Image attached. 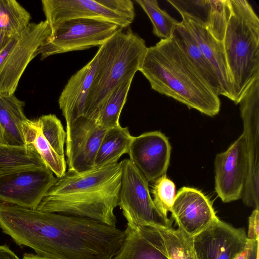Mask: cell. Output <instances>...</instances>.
Masks as SVG:
<instances>
[{
    "label": "cell",
    "instance_id": "obj_12",
    "mask_svg": "<svg viewBox=\"0 0 259 259\" xmlns=\"http://www.w3.org/2000/svg\"><path fill=\"white\" fill-rule=\"evenodd\" d=\"M106 129L81 116L66 128L68 170L82 172L95 167L96 157Z\"/></svg>",
    "mask_w": 259,
    "mask_h": 259
},
{
    "label": "cell",
    "instance_id": "obj_1",
    "mask_svg": "<svg viewBox=\"0 0 259 259\" xmlns=\"http://www.w3.org/2000/svg\"><path fill=\"white\" fill-rule=\"evenodd\" d=\"M126 231L84 218L22 208L13 224L19 246L54 259H113Z\"/></svg>",
    "mask_w": 259,
    "mask_h": 259
},
{
    "label": "cell",
    "instance_id": "obj_31",
    "mask_svg": "<svg viewBox=\"0 0 259 259\" xmlns=\"http://www.w3.org/2000/svg\"><path fill=\"white\" fill-rule=\"evenodd\" d=\"M101 3L111 11L133 22L135 17L134 5L130 0H100Z\"/></svg>",
    "mask_w": 259,
    "mask_h": 259
},
{
    "label": "cell",
    "instance_id": "obj_4",
    "mask_svg": "<svg viewBox=\"0 0 259 259\" xmlns=\"http://www.w3.org/2000/svg\"><path fill=\"white\" fill-rule=\"evenodd\" d=\"M229 14L222 41L234 91L239 103L259 78V19L246 0H229Z\"/></svg>",
    "mask_w": 259,
    "mask_h": 259
},
{
    "label": "cell",
    "instance_id": "obj_16",
    "mask_svg": "<svg viewBox=\"0 0 259 259\" xmlns=\"http://www.w3.org/2000/svg\"><path fill=\"white\" fill-rule=\"evenodd\" d=\"M170 212L178 228L191 237L218 218L210 199L201 191L188 187L181 188L176 194Z\"/></svg>",
    "mask_w": 259,
    "mask_h": 259
},
{
    "label": "cell",
    "instance_id": "obj_5",
    "mask_svg": "<svg viewBox=\"0 0 259 259\" xmlns=\"http://www.w3.org/2000/svg\"><path fill=\"white\" fill-rule=\"evenodd\" d=\"M147 48L144 39L128 27L120 28L99 47L98 66L87 97L84 116L97 121L111 91L139 71Z\"/></svg>",
    "mask_w": 259,
    "mask_h": 259
},
{
    "label": "cell",
    "instance_id": "obj_27",
    "mask_svg": "<svg viewBox=\"0 0 259 259\" xmlns=\"http://www.w3.org/2000/svg\"><path fill=\"white\" fill-rule=\"evenodd\" d=\"M165 247L169 259H197L193 238L179 228L157 227Z\"/></svg>",
    "mask_w": 259,
    "mask_h": 259
},
{
    "label": "cell",
    "instance_id": "obj_28",
    "mask_svg": "<svg viewBox=\"0 0 259 259\" xmlns=\"http://www.w3.org/2000/svg\"><path fill=\"white\" fill-rule=\"evenodd\" d=\"M150 20L153 33L161 39H167L172 36L174 31L180 23L162 10L156 0H136Z\"/></svg>",
    "mask_w": 259,
    "mask_h": 259
},
{
    "label": "cell",
    "instance_id": "obj_22",
    "mask_svg": "<svg viewBox=\"0 0 259 259\" xmlns=\"http://www.w3.org/2000/svg\"><path fill=\"white\" fill-rule=\"evenodd\" d=\"M25 102L14 94H0V126L3 131V144L25 145L22 124L27 120L23 111Z\"/></svg>",
    "mask_w": 259,
    "mask_h": 259
},
{
    "label": "cell",
    "instance_id": "obj_30",
    "mask_svg": "<svg viewBox=\"0 0 259 259\" xmlns=\"http://www.w3.org/2000/svg\"><path fill=\"white\" fill-rule=\"evenodd\" d=\"M151 192L156 207L167 218V212L170 211L176 197L175 184L165 174L154 181Z\"/></svg>",
    "mask_w": 259,
    "mask_h": 259
},
{
    "label": "cell",
    "instance_id": "obj_11",
    "mask_svg": "<svg viewBox=\"0 0 259 259\" xmlns=\"http://www.w3.org/2000/svg\"><path fill=\"white\" fill-rule=\"evenodd\" d=\"M56 178L47 166L0 175V202L36 209Z\"/></svg>",
    "mask_w": 259,
    "mask_h": 259
},
{
    "label": "cell",
    "instance_id": "obj_17",
    "mask_svg": "<svg viewBox=\"0 0 259 259\" xmlns=\"http://www.w3.org/2000/svg\"><path fill=\"white\" fill-rule=\"evenodd\" d=\"M41 2L51 30L60 23L74 19H103L123 28L133 23L105 7L100 0H42Z\"/></svg>",
    "mask_w": 259,
    "mask_h": 259
},
{
    "label": "cell",
    "instance_id": "obj_19",
    "mask_svg": "<svg viewBox=\"0 0 259 259\" xmlns=\"http://www.w3.org/2000/svg\"><path fill=\"white\" fill-rule=\"evenodd\" d=\"M98 59L97 52L91 61L69 78L60 95L59 106L66 125L84 116L87 97L94 80Z\"/></svg>",
    "mask_w": 259,
    "mask_h": 259
},
{
    "label": "cell",
    "instance_id": "obj_3",
    "mask_svg": "<svg viewBox=\"0 0 259 259\" xmlns=\"http://www.w3.org/2000/svg\"><path fill=\"white\" fill-rule=\"evenodd\" d=\"M139 71L152 89L201 113L213 116L220 110L219 96L198 74L172 37L147 48Z\"/></svg>",
    "mask_w": 259,
    "mask_h": 259
},
{
    "label": "cell",
    "instance_id": "obj_20",
    "mask_svg": "<svg viewBox=\"0 0 259 259\" xmlns=\"http://www.w3.org/2000/svg\"><path fill=\"white\" fill-rule=\"evenodd\" d=\"M125 231L122 245L113 259H169L156 227L142 226Z\"/></svg>",
    "mask_w": 259,
    "mask_h": 259
},
{
    "label": "cell",
    "instance_id": "obj_29",
    "mask_svg": "<svg viewBox=\"0 0 259 259\" xmlns=\"http://www.w3.org/2000/svg\"><path fill=\"white\" fill-rule=\"evenodd\" d=\"M207 27L213 37L222 41L229 14V0H206Z\"/></svg>",
    "mask_w": 259,
    "mask_h": 259
},
{
    "label": "cell",
    "instance_id": "obj_23",
    "mask_svg": "<svg viewBox=\"0 0 259 259\" xmlns=\"http://www.w3.org/2000/svg\"><path fill=\"white\" fill-rule=\"evenodd\" d=\"M46 166L31 144H0V175Z\"/></svg>",
    "mask_w": 259,
    "mask_h": 259
},
{
    "label": "cell",
    "instance_id": "obj_34",
    "mask_svg": "<svg viewBox=\"0 0 259 259\" xmlns=\"http://www.w3.org/2000/svg\"><path fill=\"white\" fill-rule=\"evenodd\" d=\"M249 249V244L248 241L246 247L241 252L237 254L233 259H247Z\"/></svg>",
    "mask_w": 259,
    "mask_h": 259
},
{
    "label": "cell",
    "instance_id": "obj_2",
    "mask_svg": "<svg viewBox=\"0 0 259 259\" xmlns=\"http://www.w3.org/2000/svg\"><path fill=\"white\" fill-rule=\"evenodd\" d=\"M122 160L82 171L68 170L44 196L36 209L84 218L116 227Z\"/></svg>",
    "mask_w": 259,
    "mask_h": 259
},
{
    "label": "cell",
    "instance_id": "obj_7",
    "mask_svg": "<svg viewBox=\"0 0 259 259\" xmlns=\"http://www.w3.org/2000/svg\"><path fill=\"white\" fill-rule=\"evenodd\" d=\"M122 162L118 206L127 221L126 228L146 225L171 228L172 220L164 217L156 207L143 175L129 158Z\"/></svg>",
    "mask_w": 259,
    "mask_h": 259
},
{
    "label": "cell",
    "instance_id": "obj_21",
    "mask_svg": "<svg viewBox=\"0 0 259 259\" xmlns=\"http://www.w3.org/2000/svg\"><path fill=\"white\" fill-rule=\"evenodd\" d=\"M172 37L214 94L218 96H223L221 85L215 71L181 22L176 27Z\"/></svg>",
    "mask_w": 259,
    "mask_h": 259
},
{
    "label": "cell",
    "instance_id": "obj_32",
    "mask_svg": "<svg viewBox=\"0 0 259 259\" xmlns=\"http://www.w3.org/2000/svg\"><path fill=\"white\" fill-rule=\"evenodd\" d=\"M259 237V209H254L248 220L247 238L248 240H258Z\"/></svg>",
    "mask_w": 259,
    "mask_h": 259
},
{
    "label": "cell",
    "instance_id": "obj_9",
    "mask_svg": "<svg viewBox=\"0 0 259 259\" xmlns=\"http://www.w3.org/2000/svg\"><path fill=\"white\" fill-rule=\"evenodd\" d=\"M238 104L247 156L246 176L241 198L246 206L259 209V78L251 84Z\"/></svg>",
    "mask_w": 259,
    "mask_h": 259
},
{
    "label": "cell",
    "instance_id": "obj_13",
    "mask_svg": "<svg viewBox=\"0 0 259 259\" xmlns=\"http://www.w3.org/2000/svg\"><path fill=\"white\" fill-rule=\"evenodd\" d=\"M247 172L245 141L242 134L214 159L215 190L224 202L241 198Z\"/></svg>",
    "mask_w": 259,
    "mask_h": 259
},
{
    "label": "cell",
    "instance_id": "obj_26",
    "mask_svg": "<svg viewBox=\"0 0 259 259\" xmlns=\"http://www.w3.org/2000/svg\"><path fill=\"white\" fill-rule=\"evenodd\" d=\"M31 15L15 0H0V32L13 37L28 26Z\"/></svg>",
    "mask_w": 259,
    "mask_h": 259
},
{
    "label": "cell",
    "instance_id": "obj_14",
    "mask_svg": "<svg viewBox=\"0 0 259 259\" xmlns=\"http://www.w3.org/2000/svg\"><path fill=\"white\" fill-rule=\"evenodd\" d=\"M197 259H233L247 246L243 228H236L218 218L193 238Z\"/></svg>",
    "mask_w": 259,
    "mask_h": 259
},
{
    "label": "cell",
    "instance_id": "obj_6",
    "mask_svg": "<svg viewBox=\"0 0 259 259\" xmlns=\"http://www.w3.org/2000/svg\"><path fill=\"white\" fill-rule=\"evenodd\" d=\"M120 28L117 24L100 19L80 18L65 21L51 30L38 49L41 60L59 54L100 47Z\"/></svg>",
    "mask_w": 259,
    "mask_h": 259
},
{
    "label": "cell",
    "instance_id": "obj_33",
    "mask_svg": "<svg viewBox=\"0 0 259 259\" xmlns=\"http://www.w3.org/2000/svg\"><path fill=\"white\" fill-rule=\"evenodd\" d=\"M249 249L247 259H258V240H248Z\"/></svg>",
    "mask_w": 259,
    "mask_h": 259
},
{
    "label": "cell",
    "instance_id": "obj_24",
    "mask_svg": "<svg viewBox=\"0 0 259 259\" xmlns=\"http://www.w3.org/2000/svg\"><path fill=\"white\" fill-rule=\"evenodd\" d=\"M133 138L127 127L119 125L107 129L96 157L95 167L118 162L123 154H128Z\"/></svg>",
    "mask_w": 259,
    "mask_h": 259
},
{
    "label": "cell",
    "instance_id": "obj_36",
    "mask_svg": "<svg viewBox=\"0 0 259 259\" xmlns=\"http://www.w3.org/2000/svg\"><path fill=\"white\" fill-rule=\"evenodd\" d=\"M22 259H54L47 257L36 254L25 253L24 254Z\"/></svg>",
    "mask_w": 259,
    "mask_h": 259
},
{
    "label": "cell",
    "instance_id": "obj_15",
    "mask_svg": "<svg viewBox=\"0 0 259 259\" xmlns=\"http://www.w3.org/2000/svg\"><path fill=\"white\" fill-rule=\"evenodd\" d=\"M171 146L168 138L160 131H152L133 137L130 159L148 182H154L166 174L170 161Z\"/></svg>",
    "mask_w": 259,
    "mask_h": 259
},
{
    "label": "cell",
    "instance_id": "obj_37",
    "mask_svg": "<svg viewBox=\"0 0 259 259\" xmlns=\"http://www.w3.org/2000/svg\"><path fill=\"white\" fill-rule=\"evenodd\" d=\"M0 144H3V131L0 126Z\"/></svg>",
    "mask_w": 259,
    "mask_h": 259
},
{
    "label": "cell",
    "instance_id": "obj_18",
    "mask_svg": "<svg viewBox=\"0 0 259 259\" xmlns=\"http://www.w3.org/2000/svg\"><path fill=\"white\" fill-rule=\"evenodd\" d=\"M178 11L182 18L181 22L193 36L198 48L215 71L221 85L223 96L234 102L233 88L222 42L213 37L205 21L199 16Z\"/></svg>",
    "mask_w": 259,
    "mask_h": 259
},
{
    "label": "cell",
    "instance_id": "obj_25",
    "mask_svg": "<svg viewBox=\"0 0 259 259\" xmlns=\"http://www.w3.org/2000/svg\"><path fill=\"white\" fill-rule=\"evenodd\" d=\"M133 78L118 84L105 101L96 121L103 128L107 130L120 125V113L126 101Z\"/></svg>",
    "mask_w": 259,
    "mask_h": 259
},
{
    "label": "cell",
    "instance_id": "obj_35",
    "mask_svg": "<svg viewBox=\"0 0 259 259\" xmlns=\"http://www.w3.org/2000/svg\"><path fill=\"white\" fill-rule=\"evenodd\" d=\"M11 37H12L0 32V51L3 49Z\"/></svg>",
    "mask_w": 259,
    "mask_h": 259
},
{
    "label": "cell",
    "instance_id": "obj_8",
    "mask_svg": "<svg viewBox=\"0 0 259 259\" xmlns=\"http://www.w3.org/2000/svg\"><path fill=\"white\" fill-rule=\"evenodd\" d=\"M51 33L45 20L30 23L20 35L11 37L0 51V94H14L26 68Z\"/></svg>",
    "mask_w": 259,
    "mask_h": 259
},
{
    "label": "cell",
    "instance_id": "obj_10",
    "mask_svg": "<svg viewBox=\"0 0 259 259\" xmlns=\"http://www.w3.org/2000/svg\"><path fill=\"white\" fill-rule=\"evenodd\" d=\"M25 144L35 148L46 166L57 178L66 171L64 144L66 131L55 114L44 115L34 120L27 119L22 124Z\"/></svg>",
    "mask_w": 259,
    "mask_h": 259
}]
</instances>
